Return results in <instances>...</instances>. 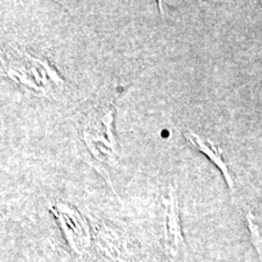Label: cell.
Here are the masks:
<instances>
[{
    "label": "cell",
    "instance_id": "obj_1",
    "mask_svg": "<svg viewBox=\"0 0 262 262\" xmlns=\"http://www.w3.org/2000/svg\"><path fill=\"white\" fill-rule=\"evenodd\" d=\"M50 210L56 216L66 241L70 244L72 250L78 256H83L91 243L90 228L86 220L74 208L62 203L50 205Z\"/></svg>",
    "mask_w": 262,
    "mask_h": 262
},
{
    "label": "cell",
    "instance_id": "obj_2",
    "mask_svg": "<svg viewBox=\"0 0 262 262\" xmlns=\"http://www.w3.org/2000/svg\"><path fill=\"white\" fill-rule=\"evenodd\" d=\"M165 206L164 215V247L168 254L170 262H175L178 258L180 250L185 247V238L182 234L181 222H180L178 196L172 186L169 188V198L163 199Z\"/></svg>",
    "mask_w": 262,
    "mask_h": 262
},
{
    "label": "cell",
    "instance_id": "obj_3",
    "mask_svg": "<svg viewBox=\"0 0 262 262\" xmlns=\"http://www.w3.org/2000/svg\"><path fill=\"white\" fill-rule=\"evenodd\" d=\"M185 137L195 149H198L199 152L205 155L217 166L219 170L222 172V176L225 178L226 182H227L228 187L231 188V191H234V180L232 178L227 164L225 163L224 158H222V149L219 148L212 141L201 135H196L193 131H186Z\"/></svg>",
    "mask_w": 262,
    "mask_h": 262
},
{
    "label": "cell",
    "instance_id": "obj_4",
    "mask_svg": "<svg viewBox=\"0 0 262 262\" xmlns=\"http://www.w3.org/2000/svg\"><path fill=\"white\" fill-rule=\"evenodd\" d=\"M247 222L250 232V241L262 261V219L256 217L249 211L247 214Z\"/></svg>",
    "mask_w": 262,
    "mask_h": 262
},
{
    "label": "cell",
    "instance_id": "obj_5",
    "mask_svg": "<svg viewBox=\"0 0 262 262\" xmlns=\"http://www.w3.org/2000/svg\"><path fill=\"white\" fill-rule=\"evenodd\" d=\"M25 54H26V57H27L28 60L32 62V63H34V64H37V66H40L42 70H44L45 73H47L49 77L51 78V80L54 81L55 84H56V85H62V84L64 83L63 79H62V78L60 77V74L57 73L56 70H55V68L52 67V66L50 64V62H49L48 60H45V58L33 57V56H31V55L28 54V52H25Z\"/></svg>",
    "mask_w": 262,
    "mask_h": 262
}]
</instances>
